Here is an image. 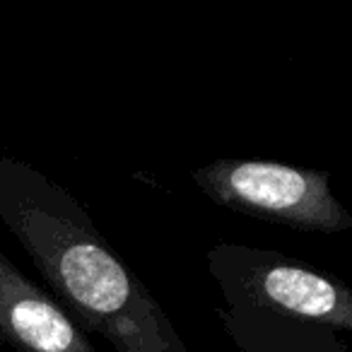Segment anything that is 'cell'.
Instances as JSON below:
<instances>
[{
  "mask_svg": "<svg viewBox=\"0 0 352 352\" xmlns=\"http://www.w3.org/2000/svg\"><path fill=\"white\" fill-rule=\"evenodd\" d=\"M206 263L239 352H352V289L338 275L234 241L210 246Z\"/></svg>",
  "mask_w": 352,
  "mask_h": 352,
  "instance_id": "2",
  "label": "cell"
},
{
  "mask_svg": "<svg viewBox=\"0 0 352 352\" xmlns=\"http://www.w3.org/2000/svg\"><path fill=\"white\" fill-rule=\"evenodd\" d=\"M198 191L215 206L297 232L340 234L352 215L338 201L331 174L268 160L225 157L191 174Z\"/></svg>",
  "mask_w": 352,
  "mask_h": 352,
  "instance_id": "3",
  "label": "cell"
},
{
  "mask_svg": "<svg viewBox=\"0 0 352 352\" xmlns=\"http://www.w3.org/2000/svg\"><path fill=\"white\" fill-rule=\"evenodd\" d=\"M0 225L49 294L113 352H188L164 307L121 258L87 208L46 171L0 155Z\"/></svg>",
  "mask_w": 352,
  "mask_h": 352,
  "instance_id": "1",
  "label": "cell"
},
{
  "mask_svg": "<svg viewBox=\"0 0 352 352\" xmlns=\"http://www.w3.org/2000/svg\"><path fill=\"white\" fill-rule=\"evenodd\" d=\"M0 342L15 352H99L80 323L0 251Z\"/></svg>",
  "mask_w": 352,
  "mask_h": 352,
  "instance_id": "4",
  "label": "cell"
}]
</instances>
